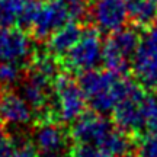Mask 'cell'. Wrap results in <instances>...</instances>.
<instances>
[{
	"mask_svg": "<svg viewBox=\"0 0 157 157\" xmlns=\"http://www.w3.org/2000/svg\"><path fill=\"white\" fill-rule=\"evenodd\" d=\"M36 157H64L61 153H38Z\"/></svg>",
	"mask_w": 157,
	"mask_h": 157,
	"instance_id": "obj_23",
	"label": "cell"
},
{
	"mask_svg": "<svg viewBox=\"0 0 157 157\" xmlns=\"http://www.w3.org/2000/svg\"><path fill=\"white\" fill-rule=\"evenodd\" d=\"M103 41L98 28H83L82 36L66 56L60 58V64L68 71L86 73L102 63Z\"/></svg>",
	"mask_w": 157,
	"mask_h": 157,
	"instance_id": "obj_3",
	"label": "cell"
},
{
	"mask_svg": "<svg viewBox=\"0 0 157 157\" xmlns=\"http://www.w3.org/2000/svg\"><path fill=\"white\" fill-rule=\"evenodd\" d=\"M147 96L148 95H144L140 87H137L127 98H124L112 111L113 122L125 134L140 132L146 127Z\"/></svg>",
	"mask_w": 157,
	"mask_h": 157,
	"instance_id": "obj_7",
	"label": "cell"
},
{
	"mask_svg": "<svg viewBox=\"0 0 157 157\" xmlns=\"http://www.w3.org/2000/svg\"><path fill=\"white\" fill-rule=\"evenodd\" d=\"M78 84L83 90L86 102L98 113L112 112L124 98L134 92L138 86L112 70H90L82 73Z\"/></svg>",
	"mask_w": 157,
	"mask_h": 157,
	"instance_id": "obj_1",
	"label": "cell"
},
{
	"mask_svg": "<svg viewBox=\"0 0 157 157\" xmlns=\"http://www.w3.org/2000/svg\"><path fill=\"white\" fill-rule=\"evenodd\" d=\"M92 19L96 28L106 34L122 29L128 19L125 0H96L92 7Z\"/></svg>",
	"mask_w": 157,
	"mask_h": 157,
	"instance_id": "obj_10",
	"label": "cell"
},
{
	"mask_svg": "<svg viewBox=\"0 0 157 157\" xmlns=\"http://www.w3.org/2000/svg\"><path fill=\"white\" fill-rule=\"evenodd\" d=\"M154 2H156V3H157V0H154Z\"/></svg>",
	"mask_w": 157,
	"mask_h": 157,
	"instance_id": "obj_27",
	"label": "cell"
},
{
	"mask_svg": "<svg viewBox=\"0 0 157 157\" xmlns=\"http://www.w3.org/2000/svg\"><path fill=\"white\" fill-rule=\"evenodd\" d=\"M25 64L13 61H0V89H12L17 86L25 74Z\"/></svg>",
	"mask_w": 157,
	"mask_h": 157,
	"instance_id": "obj_15",
	"label": "cell"
},
{
	"mask_svg": "<svg viewBox=\"0 0 157 157\" xmlns=\"http://www.w3.org/2000/svg\"><path fill=\"white\" fill-rule=\"evenodd\" d=\"M86 98L80 84L67 74H58L52 80L50 115L60 124L74 122L86 109Z\"/></svg>",
	"mask_w": 157,
	"mask_h": 157,
	"instance_id": "obj_2",
	"label": "cell"
},
{
	"mask_svg": "<svg viewBox=\"0 0 157 157\" xmlns=\"http://www.w3.org/2000/svg\"><path fill=\"white\" fill-rule=\"evenodd\" d=\"M128 17L137 26H147L157 16V3L154 0H125Z\"/></svg>",
	"mask_w": 157,
	"mask_h": 157,
	"instance_id": "obj_14",
	"label": "cell"
},
{
	"mask_svg": "<svg viewBox=\"0 0 157 157\" xmlns=\"http://www.w3.org/2000/svg\"><path fill=\"white\" fill-rule=\"evenodd\" d=\"M63 2L67 6V9L70 12L71 17H73V21L74 22H78L87 13L90 0H63Z\"/></svg>",
	"mask_w": 157,
	"mask_h": 157,
	"instance_id": "obj_17",
	"label": "cell"
},
{
	"mask_svg": "<svg viewBox=\"0 0 157 157\" xmlns=\"http://www.w3.org/2000/svg\"><path fill=\"white\" fill-rule=\"evenodd\" d=\"M119 157H137V156H132V154H128V153H127V154H124V156H119Z\"/></svg>",
	"mask_w": 157,
	"mask_h": 157,
	"instance_id": "obj_25",
	"label": "cell"
},
{
	"mask_svg": "<svg viewBox=\"0 0 157 157\" xmlns=\"http://www.w3.org/2000/svg\"><path fill=\"white\" fill-rule=\"evenodd\" d=\"M68 22L74 21L63 0H44L39 2L38 12L29 29V35L36 41H45L57 29Z\"/></svg>",
	"mask_w": 157,
	"mask_h": 157,
	"instance_id": "obj_6",
	"label": "cell"
},
{
	"mask_svg": "<svg viewBox=\"0 0 157 157\" xmlns=\"http://www.w3.org/2000/svg\"><path fill=\"white\" fill-rule=\"evenodd\" d=\"M131 66L141 83H144L147 77L154 71L157 67V34L154 31L140 38Z\"/></svg>",
	"mask_w": 157,
	"mask_h": 157,
	"instance_id": "obj_12",
	"label": "cell"
},
{
	"mask_svg": "<svg viewBox=\"0 0 157 157\" xmlns=\"http://www.w3.org/2000/svg\"><path fill=\"white\" fill-rule=\"evenodd\" d=\"M153 25H154V28H153V31L157 34V16H156V19H154V22H153Z\"/></svg>",
	"mask_w": 157,
	"mask_h": 157,
	"instance_id": "obj_24",
	"label": "cell"
},
{
	"mask_svg": "<svg viewBox=\"0 0 157 157\" xmlns=\"http://www.w3.org/2000/svg\"><path fill=\"white\" fill-rule=\"evenodd\" d=\"M0 113L5 122L13 125H28L35 119L28 102L12 89H0Z\"/></svg>",
	"mask_w": 157,
	"mask_h": 157,
	"instance_id": "obj_11",
	"label": "cell"
},
{
	"mask_svg": "<svg viewBox=\"0 0 157 157\" xmlns=\"http://www.w3.org/2000/svg\"><path fill=\"white\" fill-rule=\"evenodd\" d=\"M73 157H111L108 153H105L102 148L89 144H76L71 150Z\"/></svg>",
	"mask_w": 157,
	"mask_h": 157,
	"instance_id": "obj_18",
	"label": "cell"
},
{
	"mask_svg": "<svg viewBox=\"0 0 157 157\" xmlns=\"http://www.w3.org/2000/svg\"><path fill=\"white\" fill-rule=\"evenodd\" d=\"M140 157H157V134H148L141 141Z\"/></svg>",
	"mask_w": 157,
	"mask_h": 157,
	"instance_id": "obj_19",
	"label": "cell"
},
{
	"mask_svg": "<svg viewBox=\"0 0 157 157\" xmlns=\"http://www.w3.org/2000/svg\"><path fill=\"white\" fill-rule=\"evenodd\" d=\"M38 150L34 147L31 141H23L19 146H15L13 151L10 153L9 157H36Z\"/></svg>",
	"mask_w": 157,
	"mask_h": 157,
	"instance_id": "obj_20",
	"label": "cell"
},
{
	"mask_svg": "<svg viewBox=\"0 0 157 157\" xmlns=\"http://www.w3.org/2000/svg\"><path fill=\"white\" fill-rule=\"evenodd\" d=\"M138 42L140 36L134 29L122 28L113 32L103 42V51H102L103 66L108 70L124 74L125 70L129 67V61H132Z\"/></svg>",
	"mask_w": 157,
	"mask_h": 157,
	"instance_id": "obj_4",
	"label": "cell"
},
{
	"mask_svg": "<svg viewBox=\"0 0 157 157\" xmlns=\"http://www.w3.org/2000/svg\"><path fill=\"white\" fill-rule=\"evenodd\" d=\"M15 140L13 135H10L9 132H6L0 128V157H9L10 153L15 148Z\"/></svg>",
	"mask_w": 157,
	"mask_h": 157,
	"instance_id": "obj_21",
	"label": "cell"
},
{
	"mask_svg": "<svg viewBox=\"0 0 157 157\" xmlns=\"http://www.w3.org/2000/svg\"><path fill=\"white\" fill-rule=\"evenodd\" d=\"M3 124H5V121H3V118H2V113H0V127H2Z\"/></svg>",
	"mask_w": 157,
	"mask_h": 157,
	"instance_id": "obj_26",
	"label": "cell"
},
{
	"mask_svg": "<svg viewBox=\"0 0 157 157\" xmlns=\"http://www.w3.org/2000/svg\"><path fill=\"white\" fill-rule=\"evenodd\" d=\"M146 127L150 134H157V96H147Z\"/></svg>",
	"mask_w": 157,
	"mask_h": 157,
	"instance_id": "obj_16",
	"label": "cell"
},
{
	"mask_svg": "<svg viewBox=\"0 0 157 157\" xmlns=\"http://www.w3.org/2000/svg\"><path fill=\"white\" fill-rule=\"evenodd\" d=\"M38 7V0H0V28H19L29 32Z\"/></svg>",
	"mask_w": 157,
	"mask_h": 157,
	"instance_id": "obj_8",
	"label": "cell"
},
{
	"mask_svg": "<svg viewBox=\"0 0 157 157\" xmlns=\"http://www.w3.org/2000/svg\"><path fill=\"white\" fill-rule=\"evenodd\" d=\"M113 131V125L102 113L83 112L71 125L70 138L76 144H89L103 150Z\"/></svg>",
	"mask_w": 157,
	"mask_h": 157,
	"instance_id": "obj_5",
	"label": "cell"
},
{
	"mask_svg": "<svg viewBox=\"0 0 157 157\" xmlns=\"http://www.w3.org/2000/svg\"><path fill=\"white\" fill-rule=\"evenodd\" d=\"M83 28L77 22H68L60 29H57L47 41V51L56 56L58 60L67 54L74 47V44L82 36Z\"/></svg>",
	"mask_w": 157,
	"mask_h": 157,
	"instance_id": "obj_13",
	"label": "cell"
},
{
	"mask_svg": "<svg viewBox=\"0 0 157 157\" xmlns=\"http://www.w3.org/2000/svg\"><path fill=\"white\" fill-rule=\"evenodd\" d=\"M143 84H144L146 87H150V89L157 90V67L154 68V71H153V73L147 77V80Z\"/></svg>",
	"mask_w": 157,
	"mask_h": 157,
	"instance_id": "obj_22",
	"label": "cell"
},
{
	"mask_svg": "<svg viewBox=\"0 0 157 157\" xmlns=\"http://www.w3.org/2000/svg\"><path fill=\"white\" fill-rule=\"evenodd\" d=\"M70 141V134L57 121L34 122L31 143L38 153H61Z\"/></svg>",
	"mask_w": 157,
	"mask_h": 157,
	"instance_id": "obj_9",
	"label": "cell"
}]
</instances>
